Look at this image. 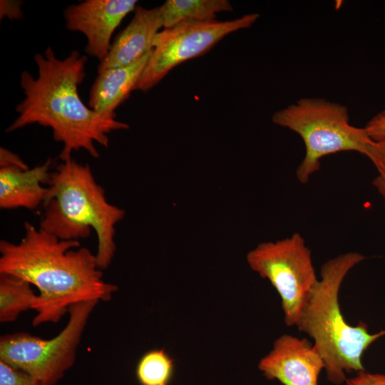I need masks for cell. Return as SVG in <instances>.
Instances as JSON below:
<instances>
[{
	"label": "cell",
	"mask_w": 385,
	"mask_h": 385,
	"mask_svg": "<svg viewBox=\"0 0 385 385\" xmlns=\"http://www.w3.org/2000/svg\"><path fill=\"white\" fill-rule=\"evenodd\" d=\"M34 61L38 76L35 78L28 71L21 73L24 98L16 106L18 116L6 132L35 123L48 127L53 139L63 144L59 158L66 161L81 149L99 158L96 143L107 148L109 133L129 128L115 119V114L98 113L81 99L78 89L86 76V55L72 51L60 59L48 46L43 54H35Z\"/></svg>",
	"instance_id": "6da1fadb"
},
{
	"label": "cell",
	"mask_w": 385,
	"mask_h": 385,
	"mask_svg": "<svg viewBox=\"0 0 385 385\" xmlns=\"http://www.w3.org/2000/svg\"><path fill=\"white\" fill-rule=\"evenodd\" d=\"M79 246V241L60 240L28 222L19 242L1 240L0 273L21 278L39 291L33 326L58 322L78 302H108L118 290L103 280L96 255Z\"/></svg>",
	"instance_id": "7a4b0ae2"
},
{
	"label": "cell",
	"mask_w": 385,
	"mask_h": 385,
	"mask_svg": "<svg viewBox=\"0 0 385 385\" xmlns=\"http://www.w3.org/2000/svg\"><path fill=\"white\" fill-rule=\"evenodd\" d=\"M366 257L356 252L341 254L325 262L320 279L313 289L296 327L313 339V344L324 363L327 380L339 385L346 374L365 371L361 359L369 346L385 329L370 333L366 323L353 326L341 311L339 293L349 272Z\"/></svg>",
	"instance_id": "3957f363"
},
{
	"label": "cell",
	"mask_w": 385,
	"mask_h": 385,
	"mask_svg": "<svg viewBox=\"0 0 385 385\" xmlns=\"http://www.w3.org/2000/svg\"><path fill=\"white\" fill-rule=\"evenodd\" d=\"M48 189L39 228L60 240L77 241L93 230L97 264L101 270L107 268L115 255V225L123 219L124 210L107 200L88 164L72 158L51 173Z\"/></svg>",
	"instance_id": "277c9868"
},
{
	"label": "cell",
	"mask_w": 385,
	"mask_h": 385,
	"mask_svg": "<svg viewBox=\"0 0 385 385\" xmlns=\"http://www.w3.org/2000/svg\"><path fill=\"white\" fill-rule=\"evenodd\" d=\"M272 122L297 133L305 146L296 170L302 184L319 170L326 155L355 151L367 157L374 143L364 128L350 124L346 106L320 98H302L276 111Z\"/></svg>",
	"instance_id": "5b68a950"
},
{
	"label": "cell",
	"mask_w": 385,
	"mask_h": 385,
	"mask_svg": "<svg viewBox=\"0 0 385 385\" xmlns=\"http://www.w3.org/2000/svg\"><path fill=\"white\" fill-rule=\"evenodd\" d=\"M98 302L88 300L71 305L66 326L52 339H44L26 332L1 336L0 360L44 385H56L73 365L87 321Z\"/></svg>",
	"instance_id": "8992f818"
},
{
	"label": "cell",
	"mask_w": 385,
	"mask_h": 385,
	"mask_svg": "<svg viewBox=\"0 0 385 385\" xmlns=\"http://www.w3.org/2000/svg\"><path fill=\"white\" fill-rule=\"evenodd\" d=\"M252 270L267 279L281 298L284 322L296 326L318 279L310 249L298 232L261 242L246 257Z\"/></svg>",
	"instance_id": "52a82bcc"
},
{
	"label": "cell",
	"mask_w": 385,
	"mask_h": 385,
	"mask_svg": "<svg viewBox=\"0 0 385 385\" xmlns=\"http://www.w3.org/2000/svg\"><path fill=\"white\" fill-rule=\"evenodd\" d=\"M260 17L248 14L229 21H184L159 31L135 90L148 91L175 67L210 50L228 34L250 27Z\"/></svg>",
	"instance_id": "ba28073f"
},
{
	"label": "cell",
	"mask_w": 385,
	"mask_h": 385,
	"mask_svg": "<svg viewBox=\"0 0 385 385\" xmlns=\"http://www.w3.org/2000/svg\"><path fill=\"white\" fill-rule=\"evenodd\" d=\"M136 0H86L63 11L66 28L83 34L86 54L101 61L111 46V37L122 20L137 6Z\"/></svg>",
	"instance_id": "9c48e42d"
},
{
	"label": "cell",
	"mask_w": 385,
	"mask_h": 385,
	"mask_svg": "<svg viewBox=\"0 0 385 385\" xmlns=\"http://www.w3.org/2000/svg\"><path fill=\"white\" fill-rule=\"evenodd\" d=\"M258 369L266 379L282 385H318L324 363L313 343L284 334L260 360Z\"/></svg>",
	"instance_id": "30bf717a"
},
{
	"label": "cell",
	"mask_w": 385,
	"mask_h": 385,
	"mask_svg": "<svg viewBox=\"0 0 385 385\" xmlns=\"http://www.w3.org/2000/svg\"><path fill=\"white\" fill-rule=\"evenodd\" d=\"M160 28H163L160 6L145 9L137 6L130 22L111 44L106 56L100 61L98 73L130 65L149 53Z\"/></svg>",
	"instance_id": "8fae6325"
},
{
	"label": "cell",
	"mask_w": 385,
	"mask_h": 385,
	"mask_svg": "<svg viewBox=\"0 0 385 385\" xmlns=\"http://www.w3.org/2000/svg\"><path fill=\"white\" fill-rule=\"evenodd\" d=\"M52 163L48 158L32 168L15 165L0 168V207L3 210L42 206L48 194Z\"/></svg>",
	"instance_id": "7c38bea8"
},
{
	"label": "cell",
	"mask_w": 385,
	"mask_h": 385,
	"mask_svg": "<svg viewBox=\"0 0 385 385\" xmlns=\"http://www.w3.org/2000/svg\"><path fill=\"white\" fill-rule=\"evenodd\" d=\"M150 53L130 65L99 73L89 91L88 106L98 113L115 114L135 89Z\"/></svg>",
	"instance_id": "4fadbf2b"
},
{
	"label": "cell",
	"mask_w": 385,
	"mask_h": 385,
	"mask_svg": "<svg viewBox=\"0 0 385 385\" xmlns=\"http://www.w3.org/2000/svg\"><path fill=\"white\" fill-rule=\"evenodd\" d=\"M232 10L227 0H168L160 6L162 25L167 29L184 21H212L217 13Z\"/></svg>",
	"instance_id": "5bb4252c"
},
{
	"label": "cell",
	"mask_w": 385,
	"mask_h": 385,
	"mask_svg": "<svg viewBox=\"0 0 385 385\" xmlns=\"http://www.w3.org/2000/svg\"><path fill=\"white\" fill-rule=\"evenodd\" d=\"M36 296L27 281L0 273V322H14L21 313L33 309Z\"/></svg>",
	"instance_id": "9a60e30c"
},
{
	"label": "cell",
	"mask_w": 385,
	"mask_h": 385,
	"mask_svg": "<svg viewBox=\"0 0 385 385\" xmlns=\"http://www.w3.org/2000/svg\"><path fill=\"white\" fill-rule=\"evenodd\" d=\"M175 370L174 360L164 349L145 353L138 361L135 374L140 385H170Z\"/></svg>",
	"instance_id": "2e32d148"
},
{
	"label": "cell",
	"mask_w": 385,
	"mask_h": 385,
	"mask_svg": "<svg viewBox=\"0 0 385 385\" xmlns=\"http://www.w3.org/2000/svg\"><path fill=\"white\" fill-rule=\"evenodd\" d=\"M0 385H44L30 374L0 360Z\"/></svg>",
	"instance_id": "e0dca14e"
},
{
	"label": "cell",
	"mask_w": 385,
	"mask_h": 385,
	"mask_svg": "<svg viewBox=\"0 0 385 385\" xmlns=\"http://www.w3.org/2000/svg\"><path fill=\"white\" fill-rule=\"evenodd\" d=\"M369 136L377 141L385 138V109L373 116L364 128Z\"/></svg>",
	"instance_id": "ac0fdd59"
},
{
	"label": "cell",
	"mask_w": 385,
	"mask_h": 385,
	"mask_svg": "<svg viewBox=\"0 0 385 385\" xmlns=\"http://www.w3.org/2000/svg\"><path fill=\"white\" fill-rule=\"evenodd\" d=\"M344 385H385V374L361 371L355 376L346 379Z\"/></svg>",
	"instance_id": "d6986e66"
},
{
	"label": "cell",
	"mask_w": 385,
	"mask_h": 385,
	"mask_svg": "<svg viewBox=\"0 0 385 385\" xmlns=\"http://www.w3.org/2000/svg\"><path fill=\"white\" fill-rule=\"evenodd\" d=\"M0 2L1 19L7 16L11 20H19L23 17L21 1L1 0Z\"/></svg>",
	"instance_id": "ffe728a7"
},
{
	"label": "cell",
	"mask_w": 385,
	"mask_h": 385,
	"mask_svg": "<svg viewBox=\"0 0 385 385\" xmlns=\"http://www.w3.org/2000/svg\"><path fill=\"white\" fill-rule=\"evenodd\" d=\"M0 165L1 167L9 165L28 167L19 155L2 147L0 148Z\"/></svg>",
	"instance_id": "44dd1931"
},
{
	"label": "cell",
	"mask_w": 385,
	"mask_h": 385,
	"mask_svg": "<svg viewBox=\"0 0 385 385\" xmlns=\"http://www.w3.org/2000/svg\"><path fill=\"white\" fill-rule=\"evenodd\" d=\"M367 157L373 163H380L385 165V138L374 141Z\"/></svg>",
	"instance_id": "7402d4cb"
},
{
	"label": "cell",
	"mask_w": 385,
	"mask_h": 385,
	"mask_svg": "<svg viewBox=\"0 0 385 385\" xmlns=\"http://www.w3.org/2000/svg\"><path fill=\"white\" fill-rule=\"evenodd\" d=\"M373 164L377 170L378 175L373 180L372 183L382 197L385 204V165L380 163H374Z\"/></svg>",
	"instance_id": "603a6c76"
}]
</instances>
